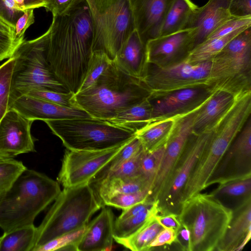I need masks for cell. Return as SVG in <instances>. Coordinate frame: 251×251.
<instances>
[{"label":"cell","mask_w":251,"mask_h":251,"mask_svg":"<svg viewBox=\"0 0 251 251\" xmlns=\"http://www.w3.org/2000/svg\"><path fill=\"white\" fill-rule=\"evenodd\" d=\"M50 28L49 64L59 80L75 94L93 51L94 26L85 0L68 13L52 16Z\"/></svg>","instance_id":"cell-2"},{"label":"cell","mask_w":251,"mask_h":251,"mask_svg":"<svg viewBox=\"0 0 251 251\" xmlns=\"http://www.w3.org/2000/svg\"><path fill=\"white\" fill-rule=\"evenodd\" d=\"M17 9L25 11L28 9H35L45 7L46 0H14Z\"/></svg>","instance_id":"cell-51"},{"label":"cell","mask_w":251,"mask_h":251,"mask_svg":"<svg viewBox=\"0 0 251 251\" xmlns=\"http://www.w3.org/2000/svg\"><path fill=\"white\" fill-rule=\"evenodd\" d=\"M26 168L21 161L0 158V191H6Z\"/></svg>","instance_id":"cell-37"},{"label":"cell","mask_w":251,"mask_h":251,"mask_svg":"<svg viewBox=\"0 0 251 251\" xmlns=\"http://www.w3.org/2000/svg\"><path fill=\"white\" fill-rule=\"evenodd\" d=\"M251 238V196L233 210L230 223L216 251H241Z\"/></svg>","instance_id":"cell-21"},{"label":"cell","mask_w":251,"mask_h":251,"mask_svg":"<svg viewBox=\"0 0 251 251\" xmlns=\"http://www.w3.org/2000/svg\"><path fill=\"white\" fill-rule=\"evenodd\" d=\"M157 202L153 206L136 215L114 222V239L127 237L135 232L151 217L159 214Z\"/></svg>","instance_id":"cell-32"},{"label":"cell","mask_w":251,"mask_h":251,"mask_svg":"<svg viewBox=\"0 0 251 251\" xmlns=\"http://www.w3.org/2000/svg\"><path fill=\"white\" fill-rule=\"evenodd\" d=\"M198 108L176 118L172 134L165 145L159 169L152 181L149 199L157 202L186 144L193 133V123Z\"/></svg>","instance_id":"cell-12"},{"label":"cell","mask_w":251,"mask_h":251,"mask_svg":"<svg viewBox=\"0 0 251 251\" xmlns=\"http://www.w3.org/2000/svg\"><path fill=\"white\" fill-rule=\"evenodd\" d=\"M44 122L70 150H107L123 145L135 136L131 131L92 117Z\"/></svg>","instance_id":"cell-8"},{"label":"cell","mask_w":251,"mask_h":251,"mask_svg":"<svg viewBox=\"0 0 251 251\" xmlns=\"http://www.w3.org/2000/svg\"><path fill=\"white\" fill-rule=\"evenodd\" d=\"M156 219L163 228H169L178 232L181 227L178 214L174 213L158 214Z\"/></svg>","instance_id":"cell-50"},{"label":"cell","mask_w":251,"mask_h":251,"mask_svg":"<svg viewBox=\"0 0 251 251\" xmlns=\"http://www.w3.org/2000/svg\"><path fill=\"white\" fill-rule=\"evenodd\" d=\"M144 153L145 151L143 149L131 159L123 164L117 169L108 173L100 180L113 178L128 179L141 176L140 166Z\"/></svg>","instance_id":"cell-40"},{"label":"cell","mask_w":251,"mask_h":251,"mask_svg":"<svg viewBox=\"0 0 251 251\" xmlns=\"http://www.w3.org/2000/svg\"><path fill=\"white\" fill-rule=\"evenodd\" d=\"M245 29H240L222 37L205 40L192 50L184 60L190 63H197L212 59L232 39Z\"/></svg>","instance_id":"cell-31"},{"label":"cell","mask_w":251,"mask_h":251,"mask_svg":"<svg viewBox=\"0 0 251 251\" xmlns=\"http://www.w3.org/2000/svg\"><path fill=\"white\" fill-rule=\"evenodd\" d=\"M251 176V117L219 164L208 186Z\"/></svg>","instance_id":"cell-13"},{"label":"cell","mask_w":251,"mask_h":251,"mask_svg":"<svg viewBox=\"0 0 251 251\" xmlns=\"http://www.w3.org/2000/svg\"><path fill=\"white\" fill-rule=\"evenodd\" d=\"M214 92L207 88H190L177 90L158 98H149L152 107L151 121L188 114L200 107Z\"/></svg>","instance_id":"cell-15"},{"label":"cell","mask_w":251,"mask_h":251,"mask_svg":"<svg viewBox=\"0 0 251 251\" xmlns=\"http://www.w3.org/2000/svg\"><path fill=\"white\" fill-rule=\"evenodd\" d=\"M34 22L33 9H28L17 20L13 32L14 38L18 41L23 42L25 32L27 28Z\"/></svg>","instance_id":"cell-46"},{"label":"cell","mask_w":251,"mask_h":251,"mask_svg":"<svg viewBox=\"0 0 251 251\" xmlns=\"http://www.w3.org/2000/svg\"><path fill=\"white\" fill-rule=\"evenodd\" d=\"M165 145L151 152H146L140 166L141 175L152 181L159 169L165 151Z\"/></svg>","instance_id":"cell-42"},{"label":"cell","mask_w":251,"mask_h":251,"mask_svg":"<svg viewBox=\"0 0 251 251\" xmlns=\"http://www.w3.org/2000/svg\"><path fill=\"white\" fill-rule=\"evenodd\" d=\"M85 1L94 26L93 50H102L113 60L135 29L130 0Z\"/></svg>","instance_id":"cell-9"},{"label":"cell","mask_w":251,"mask_h":251,"mask_svg":"<svg viewBox=\"0 0 251 251\" xmlns=\"http://www.w3.org/2000/svg\"><path fill=\"white\" fill-rule=\"evenodd\" d=\"M33 122L13 109L7 111L0 121V158L35 151L31 133Z\"/></svg>","instance_id":"cell-14"},{"label":"cell","mask_w":251,"mask_h":251,"mask_svg":"<svg viewBox=\"0 0 251 251\" xmlns=\"http://www.w3.org/2000/svg\"><path fill=\"white\" fill-rule=\"evenodd\" d=\"M229 11L233 17L251 16V0H230Z\"/></svg>","instance_id":"cell-49"},{"label":"cell","mask_w":251,"mask_h":251,"mask_svg":"<svg viewBox=\"0 0 251 251\" xmlns=\"http://www.w3.org/2000/svg\"><path fill=\"white\" fill-rule=\"evenodd\" d=\"M213 130L199 134L192 133L190 136L157 201L161 214H178L183 188L206 147Z\"/></svg>","instance_id":"cell-10"},{"label":"cell","mask_w":251,"mask_h":251,"mask_svg":"<svg viewBox=\"0 0 251 251\" xmlns=\"http://www.w3.org/2000/svg\"><path fill=\"white\" fill-rule=\"evenodd\" d=\"M139 139L135 136L128 141L120 151L108 162L90 183L100 180L108 173L121 166L143 149Z\"/></svg>","instance_id":"cell-33"},{"label":"cell","mask_w":251,"mask_h":251,"mask_svg":"<svg viewBox=\"0 0 251 251\" xmlns=\"http://www.w3.org/2000/svg\"><path fill=\"white\" fill-rule=\"evenodd\" d=\"M173 0H130L135 28L141 40L147 42L159 36Z\"/></svg>","instance_id":"cell-18"},{"label":"cell","mask_w":251,"mask_h":251,"mask_svg":"<svg viewBox=\"0 0 251 251\" xmlns=\"http://www.w3.org/2000/svg\"><path fill=\"white\" fill-rule=\"evenodd\" d=\"M198 7L191 0H173L163 21L159 36L185 29Z\"/></svg>","instance_id":"cell-27"},{"label":"cell","mask_w":251,"mask_h":251,"mask_svg":"<svg viewBox=\"0 0 251 251\" xmlns=\"http://www.w3.org/2000/svg\"><path fill=\"white\" fill-rule=\"evenodd\" d=\"M195 28L158 36L146 43L147 63L164 67L184 60L193 49Z\"/></svg>","instance_id":"cell-16"},{"label":"cell","mask_w":251,"mask_h":251,"mask_svg":"<svg viewBox=\"0 0 251 251\" xmlns=\"http://www.w3.org/2000/svg\"><path fill=\"white\" fill-rule=\"evenodd\" d=\"M126 143L101 151L66 149L57 178L58 182L64 188L90 183Z\"/></svg>","instance_id":"cell-11"},{"label":"cell","mask_w":251,"mask_h":251,"mask_svg":"<svg viewBox=\"0 0 251 251\" xmlns=\"http://www.w3.org/2000/svg\"><path fill=\"white\" fill-rule=\"evenodd\" d=\"M50 28L39 37L24 40L12 56L15 58L11 81L9 105L34 88L56 92H70L56 77L47 58Z\"/></svg>","instance_id":"cell-7"},{"label":"cell","mask_w":251,"mask_h":251,"mask_svg":"<svg viewBox=\"0 0 251 251\" xmlns=\"http://www.w3.org/2000/svg\"><path fill=\"white\" fill-rule=\"evenodd\" d=\"M0 31L7 32L13 35L14 30L7 25L0 21Z\"/></svg>","instance_id":"cell-52"},{"label":"cell","mask_w":251,"mask_h":251,"mask_svg":"<svg viewBox=\"0 0 251 251\" xmlns=\"http://www.w3.org/2000/svg\"><path fill=\"white\" fill-rule=\"evenodd\" d=\"M86 226L59 236L36 248L34 251H75Z\"/></svg>","instance_id":"cell-36"},{"label":"cell","mask_w":251,"mask_h":251,"mask_svg":"<svg viewBox=\"0 0 251 251\" xmlns=\"http://www.w3.org/2000/svg\"><path fill=\"white\" fill-rule=\"evenodd\" d=\"M230 0H209L203 6L197 8L185 28H195L193 49L206 40L222 24L233 17L229 11Z\"/></svg>","instance_id":"cell-19"},{"label":"cell","mask_w":251,"mask_h":251,"mask_svg":"<svg viewBox=\"0 0 251 251\" xmlns=\"http://www.w3.org/2000/svg\"><path fill=\"white\" fill-rule=\"evenodd\" d=\"M5 192V191H0V201H1L2 198H3Z\"/></svg>","instance_id":"cell-53"},{"label":"cell","mask_w":251,"mask_h":251,"mask_svg":"<svg viewBox=\"0 0 251 251\" xmlns=\"http://www.w3.org/2000/svg\"><path fill=\"white\" fill-rule=\"evenodd\" d=\"M218 54L251 69V26L238 33Z\"/></svg>","instance_id":"cell-29"},{"label":"cell","mask_w":251,"mask_h":251,"mask_svg":"<svg viewBox=\"0 0 251 251\" xmlns=\"http://www.w3.org/2000/svg\"><path fill=\"white\" fill-rule=\"evenodd\" d=\"M163 228L156 220L155 215L149 219L129 236L114 240L126 248L133 251H149L151 243Z\"/></svg>","instance_id":"cell-28"},{"label":"cell","mask_w":251,"mask_h":251,"mask_svg":"<svg viewBox=\"0 0 251 251\" xmlns=\"http://www.w3.org/2000/svg\"><path fill=\"white\" fill-rule=\"evenodd\" d=\"M237 96L223 90L214 92L197 110L193 134H199L214 129L233 104Z\"/></svg>","instance_id":"cell-22"},{"label":"cell","mask_w":251,"mask_h":251,"mask_svg":"<svg viewBox=\"0 0 251 251\" xmlns=\"http://www.w3.org/2000/svg\"><path fill=\"white\" fill-rule=\"evenodd\" d=\"M112 61L125 74L141 79L147 64L146 45L136 29L123 43Z\"/></svg>","instance_id":"cell-23"},{"label":"cell","mask_w":251,"mask_h":251,"mask_svg":"<svg viewBox=\"0 0 251 251\" xmlns=\"http://www.w3.org/2000/svg\"><path fill=\"white\" fill-rule=\"evenodd\" d=\"M74 94L72 92L61 93L47 89L37 88L30 90L25 95L63 106L77 107L73 100Z\"/></svg>","instance_id":"cell-41"},{"label":"cell","mask_w":251,"mask_h":251,"mask_svg":"<svg viewBox=\"0 0 251 251\" xmlns=\"http://www.w3.org/2000/svg\"><path fill=\"white\" fill-rule=\"evenodd\" d=\"M15 58L11 56L0 66V121L9 109V100Z\"/></svg>","instance_id":"cell-35"},{"label":"cell","mask_w":251,"mask_h":251,"mask_svg":"<svg viewBox=\"0 0 251 251\" xmlns=\"http://www.w3.org/2000/svg\"><path fill=\"white\" fill-rule=\"evenodd\" d=\"M24 12L17 9L14 0H0V21L13 30L17 20Z\"/></svg>","instance_id":"cell-44"},{"label":"cell","mask_w":251,"mask_h":251,"mask_svg":"<svg viewBox=\"0 0 251 251\" xmlns=\"http://www.w3.org/2000/svg\"><path fill=\"white\" fill-rule=\"evenodd\" d=\"M214 196H227L231 197L251 196V176L226 181L210 193Z\"/></svg>","instance_id":"cell-38"},{"label":"cell","mask_w":251,"mask_h":251,"mask_svg":"<svg viewBox=\"0 0 251 251\" xmlns=\"http://www.w3.org/2000/svg\"><path fill=\"white\" fill-rule=\"evenodd\" d=\"M175 118L151 121L135 135L146 152H151L166 145L173 130Z\"/></svg>","instance_id":"cell-25"},{"label":"cell","mask_w":251,"mask_h":251,"mask_svg":"<svg viewBox=\"0 0 251 251\" xmlns=\"http://www.w3.org/2000/svg\"><path fill=\"white\" fill-rule=\"evenodd\" d=\"M151 194L149 189L133 193H119L106 199L103 206H112L122 210L149 200Z\"/></svg>","instance_id":"cell-39"},{"label":"cell","mask_w":251,"mask_h":251,"mask_svg":"<svg viewBox=\"0 0 251 251\" xmlns=\"http://www.w3.org/2000/svg\"><path fill=\"white\" fill-rule=\"evenodd\" d=\"M250 26H251V16L232 17L216 28L206 40L222 37L238 29Z\"/></svg>","instance_id":"cell-43"},{"label":"cell","mask_w":251,"mask_h":251,"mask_svg":"<svg viewBox=\"0 0 251 251\" xmlns=\"http://www.w3.org/2000/svg\"><path fill=\"white\" fill-rule=\"evenodd\" d=\"M151 104L148 97L120 111L106 121L136 133L151 122Z\"/></svg>","instance_id":"cell-26"},{"label":"cell","mask_w":251,"mask_h":251,"mask_svg":"<svg viewBox=\"0 0 251 251\" xmlns=\"http://www.w3.org/2000/svg\"><path fill=\"white\" fill-rule=\"evenodd\" d=\"M61 191L58 181L26 168L0 201V228L7 233L33 225L36 217L54 201Z\"/></svg>","instance_id":"cell-3"},{"label":"cell","mask_w":251,"mask_h":251,"mask_svg":"<svg viewBox=\"0 0 251 251\" xmlns=\"http://www.w3.org/2000/svg\"><path fill=\"white\" fill-rule=\"evenodd\" d=\"M232 216L233 210L210 193L200 192L183 201L178 217L189 233L186 251H216Z\"/></svg>","instance_id":"cell-6"},{"label":"cell","mask_w":251,"mask_h":251,"mask_svg":"<svg viewBox=\"0 0 251 251\" xmlns=\"http://www.w3.org/2000/svg\"><path fill=\"white\" fill-rule=\"evenodd\" d=\"M90 184L104 206V201L113 195L136 193L147 189L151 190L152 181L141 175L128 179H104Z\"/></svg>","instance_id":"cell-24"},{"label":"cell","mask_w":251,"mask_h":251,"mask_svg":"<svg viewBox=\"0 0 251 251\" xmlns=\"http://www.w3.org/2000/svg\"><path fill=\"white\" fill-rule=\"evenodd\" d=\"M36 233L34 224L3 233L0 237V251H33Z\"/></svg>","instance_id":"cell-30"},{"label":"cell","mask_w":251,"mask_h":251,"mask_svg":"<svg viewBox=\"0 0 251 251\" xmlns=\"http://www.w3.org/2000/svg\"><path fill=\"white\" fill-rule=\"evenodd\" d=\"M22 43L15 40L12 34L0 31V61L11 57Z\"/></svg>","instance_id":"cell-47"},{"label":"cell","mask_w":251,"mask_h":251,"mask_svg":"<svg viewBox=\"0 0 251 251\" xmlns=\"http://www.w3.org/2000/svg\"><path fill=\"white\" fill-rule=\"evenodd\" d=\"M83 0H46L44 7L52 16L65 15L75 8Z\"/></svg>","instance_id":"cell-45"},{"label":"cell","mask_w":251,"mask_h":251,"mask_svg":"<svg viewBox=\"0 0 251 251\" xmlns=\"http://www.w3.org/2000/svg\"><path fill=\"white\" fill-rule=\"evenodd\" d=\"M112 61L102 50L93 51L88 62L85 76L78 91L93 85Z\"/></svg>","instance_id":"cell-34"},{"label":"cell","mask_w":251,"mask_h":251,"mask_svg":"<svg viewBox=\"0 0 251 251\" xmlns=\"http://www.w3.org/2000/svg\"><path fill=\"white\" fill-rule=\"evenodd\" d=\"M9 109L16 110L25 118L33 121L92 117L78 107L63 106L27 95L17 98L11 103Z\"/></svg>","instance_id":"cell-17"},{"label":"cell","mask_w":251,"mask_h":251,"mask_svg":"<svg viewBox=\"0 0 251 251\" xmlns=\"http://www.w3.org/2000/svg\"><path fill=\"white\" fill-rule=\"evenodd\" d=\"M103 207L90 183L65 187L36 227L34 247L85 227Z\"/></svg>","instance_id":"cell-5"},{"label":"cell","mask_w":251,"mask_h":251,"mask_svg":"<svg viewBox=\"0 0 251 251\" xmlns=\"http://www.w3.org/2000/svg\"><path fill=\"white\" fill-rule=\"evenodd\" d=\"M178 232L169 228H163L156 236L151 243L149 250L155 247L170 245L173 243H176Z\"/></svg>","instance_id":"cell-48"},{"label":"cell","mask_w":251,"mask_h":251,"mask_svg":"<svg viewBox=\"0 0 251 251\" xmlns=\"http://www.w3.org/2000/svg\"><path fill=\"white\" fill-rule=\"evenodd\" d=\"M149 96L140 79L125 74L112 61L96 82L75 94L73 100L92 118L107 121Z\"/></svg>","instance_id":"cell-4"},{"label":"cell","mask_w":251,"mask_h":251,"mask_svg":"<svg viewBox=\"0 0 251 251\" xmlns=\"http://www.w3.org/2000/svg\"><path fill=\"white\" fill-rule=\"evenodd\" d=\"M141 80L150 99L190 88L226 91L235 96L251 90V70L219 54L197 63L184 60L164 67L147 63Z\"/></svg>","instance_id":"cell-1"},{"label":"cell","mask_w":251,"mask_h":251,"mask_svg":"<svg viewBox=\"0 0 251 251\" xmlns=\"http://www.w3.org/2000/svg\"><path fill=\"white\" fill-rule=\"evenodd\" d=\"M114 222L112 210L103 206L100 213L86 226L76 251L111 250L114 240Z\"/></svg>","instance_id":"cell-20"}]
</instances>
